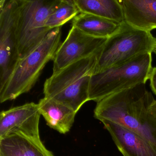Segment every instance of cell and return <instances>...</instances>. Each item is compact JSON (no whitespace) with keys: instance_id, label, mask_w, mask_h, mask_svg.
Listing matches in <instances>:
<instances>
[{"instance_id":"9","label":"cell","mask_w":156,"mask_h":156,"mask_svg":"<svg viewBox=\"0 0 156 156\" xmlns=\"http://www.w3.org/2000/svg\"><path fill=\"white\" fill-rule=\"evenodd\" d=\"M41 114L38 104L30 103L2 111L0 139L14 133L41 139L39 122Z\"/></svg>"},{"instance_id":"11","label":"cell","mask_w":156,"mask_h":156,"mask_svg":"<svg viewBox=\"0 0 156 156\" xmlns=\"http://www.w3.org/2000/svg\"><path fill=\"white\" fill-rule=\"evenodd\" d=\"M125 21L136 29L150 32L156 29V0H119Z\"/></svg>"},{"instance_id":"6","label":"cell","mask_w":156,"mask_h":156,"mask_svg":"<svg viewBox=\"0 0 156 156\" xmlns=\"http://www.w3.org/2000/svg\"><path fill=\"white\" fill-rule=\"evenodd\" d=\"M61 0H23L19 26L20 59L37 47L51 31L46 26Z\"/></svg>"},{"instance_id":"10","label":"cell","mask_w":156,"mask_h":156,"mask_svg":"<svg viewBox=\"0 0 156 156\" xmlns=\"http://www.w3.org/2000/svg\"><path fill=\"white\" fill-rule=\"evenodd\" d=\"M123 156H156V149L148 141L120 125L102 121Z\"/></svg>"},{"instance_id":"5","label":"cell","mask_w":156,"mask_h":156,"mask_svg":"<svg viewBox=\"0 0 156 156\" xmlns=\"http://www.w3.org/2000/svg\"><path fill=\"white\" fill-rule=\"evenodd\" d=\"M155 40L150 32L136 29L125 21L122 23L108 38L98 53L94 74L126 62L141 55L152 53Z\"/></svg>"},{"instance_id":"1","label":"cell","mask_w":156,"mask_h":156,"mask_svg":"<svg viewBox=\"0 0 156 156\" xmlns=\"http://www.w3.org/2000/svg\"><path fill=\"white\" fill-rule=\"evenodd\" d=\"M155 100L140 84L110 95L97 102L94 116L100 121L114 122L132 131L156 149V119L149 107Z\"/></svg>"},{"instance_id":"17","label":"cell","mask_w":156,"mask_h":156,"mask_svg":"<svg viewBox=\"0 0 156 156\" xmlns=\"http://www.w3.org/2000/svg\"><path fill=\"white\" fill-rule=\"evenodd\" d=\"M149 80L150 83L151 88L152 92L156 95V67H152Z\"/></svg>"},{"instance_id":"7","label":"cell","mask_w":156,"mask_h":156,"mask_svg":"<svg viewBox=\"0 0 156 156\" xmlns=\"http://www.w3.org/2000/svg\"><path fill=\"white\" fill-rule=\"evenodd\" d=\"M22 2L0 1V91L20 60L19 26Z\"/></svg>"},{"instance_id":"18","label":"cell","mask_w":156,"mask_h":156,"mask_svg":"<svg viewBox=\"0 0 156 156\" xmlns=\"http://www.w3.org/2000/svg\"><path fill=\"white\" fill-rule=\"evenodd\" d=\"M149 111L153 117L156 119V100H154L151 105Z\"/></svg>"},{"instance_id":"4","label":"cell","mask_w":156,"mask_h":156,"mask_svg":"<svg viewBox=\"0 0 156 156\" xmlns=\"http://www.w3.org/2000/svg\"><path fill=\"white\" fill-rule=\"evenodd\" d=\"M151 53L94 74L90 79L89 101L98 102L112 94L146 84L152 69Z\"/></svg>"},{"instance_id":"19","label":"cell","mask_w":156,"mask_h":156,"mask_svg":"<svg viewBox=\"0 0 156 156\" xmlns=\"http://www.w3.org/2000/svg\"><path fill=\"white\" fill-rule=\"evenodd\" d=\"M152 52L154 53L156 55V40H155L154 46H153V50H152Z\"/></svg>"},{"instance_id":"3","label":"cell","mask_w":156,"mask_h":156,"mask_svg":"<svg viewBox=\"0 0 156 156\" xmlns=\"http://www.w3.org/2000/svg\"><path fill=\"white\" fill-rule=\"evenodd\" d=\"M61 27L53 29L37 47L19 60L0 91L1 103L14 100L32 89L46 65L53 60L61 44Z\"/></svg>"},{"instance_id":"12","label":"cell","mask_w":156,"mask_h":156,"mask_svg":"<svg viewBox=\"0 0 156 156\" xmlns=\"http://www.w3.org/2000/svg\"><path fill=\"white\" fill-rule=\"evenodd\" d=\"M0 156H55L41 139L18 133L0 139Z\"/></svg>"},{"instance_id":"13","label":"cell","mask_w":156,"mask_h":156,"mask_svg":"<svg viewBox=\"0 0 156 156\" xmlns=\"http://www.w3.org/2000/svg\"><path fill=\"white\" fill-rule=\"evenodd\" d=\"M38 105L40 113L49 126L62 134L70 131L76 112L65 105L45 97Z\"/></svg>"},{"instance_id":"8","label":"cell","mask_w":156,"mask_h":156,"mask_svg":"<svg viewBox=\"0 0 156 156\" xmlns=\"http://www.w3.org/2000/svg\"><path fill=\"white\" fill-rule=\"evenodd\" d=\"M107 38L86 34L72 26L62 43L57 49L53 60V73L71 64L99 52Z\"/></svg>"},{"instance_id":"2","label":"cell","mask_w":156,"mask_h":156,"mask_svg":"<svg viewBox=\"0 0 156 156\" xmlns=\"http://www.w3.org/2000/svg\"><path fill=\"white\" fill-rule=\"evenodd\" d=\"M98 53L53 73L44 83V97L65 105L77 113L89 101L90 79L94 73Z\"/></svg>"},{"instance_id":"16","label":"cell","mask_w":156,"mask_h":156,"mask_svg":"<svg viewBox=\"0 0 156 156\" xmlns=\"http://www.w3.org/2000/svg\"><path fill=\"white\" fill-rule=\"evenodd\" d=\"M80 13L74 0H61L59 6L47 19L46 27L51 30L62 27L65 23L73 20Z\"/></svg>"},{"instance_id":"15","label":"cell","mask_w":156,"mask_h":156,"mask_svg":"<svg viewBox=\"0 0 156 156\" xmlns=\"http://www.w3.org/2000/svg\"><path fill=\"white\" fill-rule=\"evenodd\" d=\"M119 24L101 17L88 13H80L73 20L72 26L87 35L107 38L118 29Z\"/></svg>"},{"instance_id":"14","label":"cell","mask_w":156,"mask_h":156,"mask_svg":"<svg viewBox=\"0 0 156 156\" xmlns=\"http://www.w3.org/2000/svg\"><path fill=\"white\" fill-rule=\"evenodd\" d=\"M74 2L80 13L95 15L118 24L125 21L119 0H74Z\"/></svg>"}]
</instances>
